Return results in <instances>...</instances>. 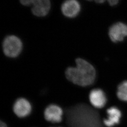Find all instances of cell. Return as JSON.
<instances>
[{
	"label": "cell",
	"instance_id": "6da1fadb",
	"mask_svg": "<svg viewBox=\"0 0 127 127\" xmlns=\"http://www.w3.org/2000/svg\"><path fill=\"white\" fill-rule=\"evenodd\" d=\"M69 127H103L98 113L85 104H78L65 110Z\"/></svg>",
	"mask_w": 127,
	"mask_h": 127
},
{
	"label": "cell",
	"instance_id": "7a4b0ae2",
	"mask_svg": "<svg viewBox=\"0 0 127 127\" xmlns=\"http://www.w3.org/2000/svg\"><path fill=\"white\" fill-rule=\"evenodd\" d=\"M75 62L76 67H70L66 70L65 74L66 78L80 86L91 85L95 80V69L84 59L79 58L76 59Z\"/></svg>",
	"mask_w": 127,
	"mask_h": 127
},
{
	"label": "cell",
	"instance_id": "3957f363",
	"mask_svg": "<svg viewBox=\"0 0 127 127\" xmlns=\"http://www.w3.org/2000/svg\"><path fill=\"white\" fill-rule=\"evenodd\" d=\"M3 51L4 54L9 58H16L22 50L23 43L21 40L15 35L6 37L2 43Z\"/></svg>",
	"mask_w": 127,
	"mask_h": 127
},
{
	"label": "cell",
	"instance_id": "277c9868",
	"mask_svg": "<svg viewBox=\"0 0 127 127\" xmlns=\"http://www.w3.org/2000/svg\"><path fill=\"white\" fill-rule=\"evenodd\" d=\"M24 6H32V12L37 17H44L50 11V0H20Z\"/></svg>",
	"mask_w": 127,
	"mask_h": 127
},
{
	"label": "cell",
	"instance_id": "5b68a950",
	"mask_svg": "<svg viewBox=\"0 0 127 127\" xmlns=\"http://www.w3.org/2000/svg\"><path fill=\"white\" fill-rule=\"evenodd\" d=\"M109 36L114 42L123 41L127 36V25L124 23H115L110 27Z\"/></svg>",
	"mask_w": 127,
	"mask_h": 127
},
{
	"label": "cell",
	"instance_id": "8992f818",
	"mask_svg": "<svg viewBox=\"0 0 127 127\" xmlns=\"http://www.w3.org/2000/svg\"><path fill=\"white\" fill-rule=\"evenodd\" d=\"M81 9V5L77 0H65L61 6V11L68 18H74L77 16Z\"/></svg>",
	"mask_w": 127,
	"mask_h": 127
},
{
	"label": "cell",
	"instance_id": "52a82bcc",
	"mask_svg": "<svg viewBox=\"0 0 127 127\" xmlns=\"http://www.w3.org/2000/svg\"><path fill=\"white\" fill-rule=\"evenodd\" d=\"M31 105L25 98H18L14 104V112L18 117L24 118L27 117L31 113Z\"/></svg>",
	"mask_w": 127,
	"mask_h": 127
},
{
	"label": "cell",
	"instance_id": "ba28073f",
	"mask_svg": "<svg viewBox=\"0 0 127 127\" xmlns=\"http://www.w3.org/2000/svg\"><path fill=\"white\" fill-rule=\"evenodd\" d=\"M63 112L59 106L50 104L45 110L44 117L46 120L53 123H60L62 119Z\"/></svg>",
	"mask_w": 127,
	"mask_h": 127
},
{
	"label": "cell",
	"instance_id": "9c48e42d",
	"mask_svg": "<svg viewBox=\"0 0 127 127\" xmlns=\"http://www.w3.org/2000/svg\"><path fill=\"white\" fill-rule=\"evenodd\" d=\"M89 99L91 104L97 108L104 107L107 102V98L104 92L99 89H95L91 91Z\"/></svg>",
	"mask_w": 127,
	"mask_h": 127
},
{
	"label": "cell",
	"instance_id": "30bf717a",
	"mask_svg": "<svg viewBox=\"0 0 127 127\" xmlns=\"http://www.w3.org/2000/svg\"><path fill=\"white\" fill-rule=\"evenodd\" d=\"M107 118L104 119L103 123L107 127H113L118 124L122 117L121 111L116 107H111L107 110Z\"/></svg>",
	"mask_w": 127,
	"mask_h": 127
},
{
	"label": "cell",
	"instance_id": "8fae6325",
	"mask_svg": "<svg viewBox=\"0 0 127 127\" xmlns=\"http://www.w3.org/2000/svg\"><path fill=\"white\" fill-rule=\"evenodd\" d=\"M117 95L119 99L127 102V81L122 82L119 84L117 88Z\"/></svg>",
	"mask_w": 127,
	"mask_h": 127
},
{
	"label": "cell",
	"instance_id": "7c38bea8",
	"mask_svg": "<svg viewBox=\"0 0 127 127\" xmlns=\"http://www.w3.org/2000/svg\"><path fill=\"white\" fill-rule=\"evenodd\" d=\"M111 6H115L118 4L119 0H106Z\"/></svg>",
	"mask_w": 127,
	"mask_h": 127
},
{
	"label": "cell",
	"instance_id": "4fadbf2b",
	"mask_svg": "<svg viewBox=\"0 0 127 127\" xmlns=\"http://www.w3.org/2000/svg\"><path fill=\"white\" fill-rule=\"evenodd\" d=\"M94 1L97 3H103L107 0H94Z\"/></svg>",
	"mask_w": 127,
	"mask_h": 127
},
{
	"label": "cell",
	"instance_id": "5bb4252c",
	"mask_svg": "<svg viewBox=\"0 0 127 127\" xmlns=\"http://www.w3.org/2000/svg\"><path fill=\"white\" fill-rule=\"evenodd\" d=\"M0 127H7V126L6 124L4 122H3L2 121H0Z\"/></svg>",
	"mask_w": 127,
	"mask_h": 127
},
{
	"label": "cell",
	"instance_id": "9a60e30c",
	"mask_svg": "<svg viewBox=\"0 0 127 127\" xmlns=\"http://www.w3.org/2000/svg\"><path fill=\"white\" fill-rule=\"evenodd\" d=\"M88 0V1H92L93 0Z\"/></svg>",
	"mask_w": 127,
	"mask_h": 127
}]
</instances>
